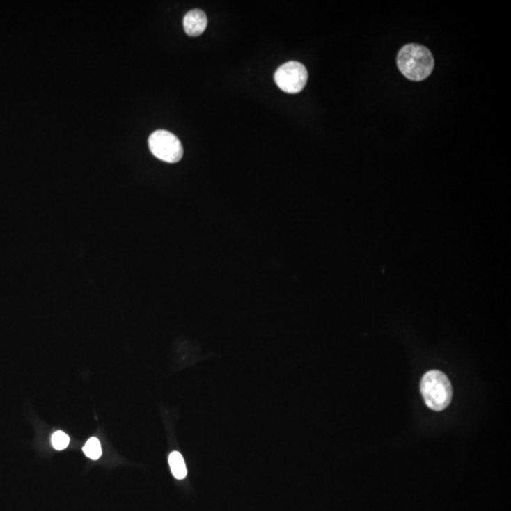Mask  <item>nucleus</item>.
<instances>
[{"mask_svg":"<svg viewBox=\"0 0 511 511\" xmlns=\"http://www.w3.org/2000/svg\"><path fill=\"white\" fill-rule=\"evenodd\" d=\"M398 67L400 72L414 81L425 80L434 70V58L427 47L418 44H408L398 54Z\"/></svg>","mask_w":511,"mask_h":511,"instance_id":"nucleus-1","label":"nucleus"},{"mask_svg":"<svg viewBox=\"0 0 511 511\" xmlns=\"http://www.w3.org/2000/svg\"><path fill=\"white\" fill-rule=\"evenodd\" d=\"M420 391L424 402L432 410H444L451 404L452 384L441 371H428L421 380Z\"/></svg>","mask_w":511,"mask_h":511,"instance_id":"nucleus-2","label":"nucleus"},{"mask_svg":"<svg viewBox=\"0 0 511 511\" xmlns=\"http://www.w3.org/2000/svg\"><path fill=\"white\" fill-rule=\"evenodd\" d=\"M152 154L158 159L167 163L180 162L183 157V146L178 136L164 130L154 132L149 138Z\"/></svg>","mask_w":511,"mask_h":511,"instance_id":"nucleus-3","label":"nucleus"},{"mask_svg":"<svg viewBox=\"0 0 511 511\" xmlns=\"http://www.w3.org/2000/svg\"><path fill=\"white\" fill-rule=\"evenodd\" d=\"M275 81L276 86L286 93H299L306 86L308 71L300 63L291 61L278 68Z\"/></svg>","mask_w":511,"mask_h":511,"instance_id":"nucleus-4","label":"nucleus"},{"mask_svg":"<svg viewBox=\"0 0 511 511\" xmlns=\"http://www.w3.org/2000/svg\"><path fill=\"white\" fill-rule=\"evenodd\" d=\"M184 30L189 36H199L207 26V17L201 10H189L183 20Z\"/></svg>","mask_w":511,"mask_h":511,"instance_id":"nucleus-5","label":"nucleus"},{"mask_svg":"<svg viewBox=\"0 0 511 511\" xmlns=\"http://www.w3.org/2000/svg\"><path fill=\"white\" fill-rule=\"evenodd\" d=\"M168 464H170L173 475L176 479L181 480L186 478L188 471H187L185 460L180 453L173 452L168 457Z\"/></svg>","mask_w":511,"mask_h":511,"instance_id":"nucleus-6","label":"nucleus"},{"mask_svg":"<svg viewBox=\"0 0 511 511\" xmlns=\"http://www.w3.org/2000/svg\"><path fill=\"white\" fill-rule=\"evenodd\" d=\"M83 451L84 455L91 459L98 460L102 454L101 442L97 437H91L84 445Z\"/></svg>","mask_w":511,"mask_h":511,"instance_id":"nucleus-7","label":"nucleus"},{"mask_svg":"<svg viewBox=\"0 0 511 511\" xmlns=\"http://www.w3.org/2000/svg\"><path fill=\"white\" fill-rule=\"evenodd\" d=\"M70 437L63 431H56L52 437V443L57 451H62L70 444Z\"/></svg>","mask_w":511,"mask_h":511,"instance_id":"nucleus-8","label":"nucleus"}]
</instances>
